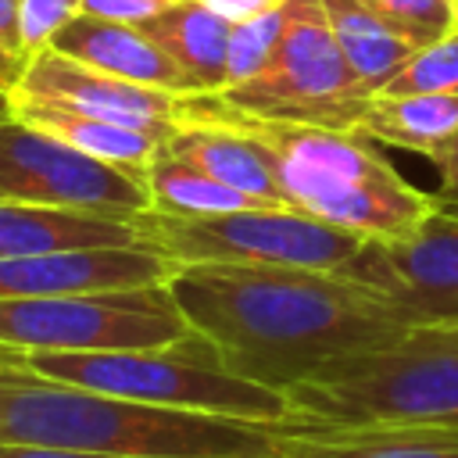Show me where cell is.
I'll return each mask as SVG.
<instances>
[{
  "instance_id": "obj_1",
  "label": "cell",
  "mask_w": 458,
  "mask_h": 458,
  "mask_svg": "<svg viewBox=\"0 0 458 458\" xmlns=\"http://www.w3.org/2000/svg\"><path fill=\"white\" fill-rule=\"evenodd\" d=\"M165 286L222 369L279 394L329 358L404 329L379 293L344 272L190 261Z\"/></svg>"
},
{
  "instance_id": "obj_2",
  "label": "cell",
  "mask_w": 458,
  "mask_h": 458,
  "mask_svg": "<svg viewBox=\"0 0 458 458\" xmlns=\"http://www.w3.org/2000/svg\"><path fill=\"white\" fill-rule=\"evenodd\" d=\"M0 444H47L118 458H279L276 426L143 404L29 372L0 358Z\"/></svg>"
},
{
  "instance_id": "obj_3",
  "label": "cell",
  "mask_w": 458,
  "mask_h": 458,
  "mask_svg": "<svg viewBox=\"0 0 458 458\" xmlns=\"http://www.w3.org/2000/svg\"><path fill=\"white\" fill-rule=\"evenodd\" d=\"M182 107L254 136L272 154L290 208L329 225L365 240H401L437 211V197L415 190L358 132L254 118L233 111L215 93H182Z\"/></svg>"
},
{
  "instance_id": "obj_4",
  "label": "cell",
  "mask_w": 458,
  "mask_h": 458,
  "mask_svg": "<svg viewBox=\"0 0 458 458\" xmlns=\"http://www.w3.org/2000/svg\"><path fill=\"white\" fill-rule=\"evenodd\" d=\"M290 426H394L458 419V322L329 358L286 390ZM279 422V426H286Z\"/></svg>"
},
{
  "instance_id": "obj_5",
  "label": "cell",
  "mask_w": 458,
  "mask_h": 458,
  "mask_svg": "<svg viewBox=\"0 0 458 458\" xmlns=\"http://www.w3.org/2000/svg\"><path fill=\"white\" fill-rule=\"evenodd\" d=\"M18 361L61 383L104 390L114 397L204 411L258 426H279L290 419L286 394L258 386L250 379L222 369L215 347L190 329V336L165 347H129V351H14Z\"/></svg>"
},
{
  "instance_id": "obj_6",
  "label": "cell",
  "mask_w": 458,
  "mask_h": 458,
  "mask_svg": "<svg viewBox=\"0 0 458 458\" xmlns=\"http://www.w3.org/2000/svg\"><path fill=\"white\" fill-rule=\"evenodd\" d=\"M283 11V36L268 64L254 79L225 86L215 97L254 118L354 132L372 89L351 72L322 0H286Z\"/></svg>"
},
{
  "instance_id": "obj_7",
  "label": "cell",
  "mask_w": 458,
  "mask_h": 458,
  "mask_svg": "<svg viewBox=\"0 0 458 458\" xmlns=\"http://www.w3.org/2000/svg\"><path fill=\"white\" fill-rule=\"evenodd\" d=\"M140 225L154 247L179 265L225 261V265H283L311 272H340L365 243V236L329 225L297 208H247L229 215L175 218L143 211Z\"/></svg>"
},
{
  "instance_id": "obj_8",
  "label": "cell",
  "mask_w": 458,
  "mask_h": 458,
  "mask_svg": "<svg viewBox=\"0 0 458 458\" xmlns=\"http://www.w3.org/2000/svg\"><path fill=\"white\" fill-rule=\"evenodd\" d=\"M190 326L165 283L61 297H0V347L7 351H129L165 347Z\"/></svg>"
},
{
  "instance_id": "obj_9",
  "label": "cell",
  "mask_w": 458,
  "mask_h": 458,
  "mask_svg": "<svg viewBox=\"0 0 458 458\" xmlns=\"http://www.w3.org/2000/svg\"><path fill=\"white\" fill-rule=\"evenodd\" d=\"M0 200L75 208L114 218L150 211V193L140 175L89 157L14 114L0 118Z\"/></svg>"
},
{
  "instance_id": "obj_10",
  "label": "cell",
  "mask_w": 458,
  "mask_h": 458,
  "mask_svg": "<svg viewBox=\"0 0 458 458\" xmlns=\"http://www.w3.org/2000/svg\"><path fill=\"white\" fill-rule=\"evenodd\" d=\"M340 272L379 293L404 329L458 322V211L437 200L415 233L365 240Z\"/></svg>"
},
{
  "instance_id": "obj_11",
  "label": "cell",
  "mask_w": 458,
  "mask_h": 458,
  "mask_svg": "<svg viewBox=\"0 0 458 458\" xmlns=\"http://www.w3.org/2000/svg\"><path fill=\"white\" fill-rule=\"evenodd\" d=\"M179 268L150 240L129 247H75L32 258H0V297H61L168 283Z\"/></svg>"
},
{
  "instance_id": "obj_12",
  "label": "cell",
  "mask_w": 458,
  "mask_h": 458,
  "mask_svg": "<svg viewBox=\"0 0 458 458\" xmlns=\"http://www.w3.org/2000/svg\"><path fill=\"white\" fill-rule=\"evenodd\" d=\"M11 93H25L36 100L86 111V114H100V118H114V122H129V125H143V129H165V132L175 129L179 97H182L172 89L114 79L107 72H97L82 61L57 54L54 47L29 57L21 79Z\"/></svg>"
},
{
  "instance_id": "obj_13",
  "label": "cell",
  "mask_w": 458,
  "mask_h": 458,
  "mask_svg": "<svg viewBox=\"0 0 458 458\" xmlns=\"http://www.w3.org/2000/svg\"><path fill=\"white\" fill-rule=\"evenodd\" d=\"M165 143L182 161L204 168L218 182L233 186V190H240V193H247L261 204L290 208L272 154L254 136L240 132L236 125L182 107V97H179V122H175V129L168 132Z\"/></svg>"
},
{
  "instance_id": "obj_14",
  "label": "cell",
  "mask_w": 458,
  "mask_h": 458,
  "mask_svg": "<svg viewBox=\"0 0 458 458\" xmlns=\"http://www.w3.org/2000/svg\"><path fill=\"white\" fill-rule=\"evenodd\" d=\"M147 233L136 218H114L50 204L0 200V258H32L75 247H129L143 243Z\"/></svg>"
},
{
  "instance_id": "obj_15",
  "label": "cell",
  "mask_w": 458,
  "mask_h": 458,
  "mask_svg": "<svg viewBox=\"0 0 458 458\" xmlns=\"http://www.w3.org/2000/svg\"><path fill=\"white\" fill-rule=\"evenodd\" d=\"M50 47L57 54H64L72 61H82L97 72H107L114 79L140 82V86H157V89H172V93H190L175 61L140 25H122V21L75 14L50 39Z\"/></svg>"
},
{
  "instance_id": "obj_16",
  "label": "cell",
  "mask_w": 458,
  "mask_h": 458,
  "mask_svg": "<svg viewBox=\"0 0 458 458\" xmlns=\"http://www.w3.org/2000/svg\"><path fill=\"white\" fill-rule=\"evenodd\" d=\"M11 114L32 129H43V132L64 140L68 147H75L89 157H100L107 165H118L122 172L140 175L143 182H147V161L168 140L165 129H143V125L86 114L75 107L25 97V93H11Z\"/></svg>"
},
{
  "instance_id": "obj_17",
  "label": "cell",
  "mask_w": 458,
  "mask_h": 458,
  "mask_svg": "<svg viewBox=\"0 0 458 458\" xmlns=\"http://www.w3.org/2000/svg\"><path fill=\"white\" fill-rule=\"evenodd\" d=\"M182 72L190 93H218L229 86L233 21L200 0H175L168 11L140 25Z\"/></svg>"
},
{
  "instance_id": "obj_18",
  "label": "cell",
  "mask_w": 458,
  "mask_h": 458,
  "mask_svg": "<svg viewBox=\"0 0 458 458\" xmlns=\"http://www.w3.org/2000/svg\"><path fill=\"white\" fill-rule=\"evenodd\" d=\"M279 458H458V444L415 426H276Z\"/></svg>"
},
{
  "instance_id": "obj_19",
  "label": "cell",
  "mask_w": 458,
  "mask_h": 458,
  "mask_svg": "<svg viewBox=\"0 0 458 458\" xmlns=\"http://www.w3.org/2000/svg\"><path fill=\"white\" fill-rule=\"evenodd\" d=\"M358 136L415 150L437 154L458 132V93H372L358 125Z\"/></svg>"
},
{
  "instance_id": "obj_20",
  "label": "cell",
  "mask_w": 458,
  "mask_h": 458,
  "mask_svg": "<svg viewBox=\"0 0 458 458\" xmlns=\"http://www.w3.org/2000/svg\"><path fill=\"white\" fill-rule=\"evenodd\" d=\"M322 11L351 72L372 93H379L415 54V47L404 43L365 0H322Z\"/></svg>"
},
{
  "instance_id": "obj_21",
  "label": "cell",
  "mask_w": 458,
  "mask_h": 458,
  "mask_svg": "<svg viewBox=\"0 0 458 458\" xmlns=\"http://www.w3.org/2000/svg\"><path fill=\"white\" fill-rule=\"evenodd\" d=\"M147 193H150V211L175 215V218H204V215H229V211H247L261 208V200L218 182L204 168L182 161L168 143L154 150L147 161Z\"/></svg>"
},
{
  "instance_id": "obj_22",
  "label": "cell",
  "mask_w": 458,
  "mask_h": 458,
  "mask_svg": "<svg viewBox=\"0 0 458 458\" xmlns=\"http://www.w3.org/2000/svg\"><path fill=\"white\" fill-rule=\"evenodd\" d=\"M415 50L458 29V0H365Z\"/></svg>"
},
{
  "instance_id": "obj_23",
  "label": "cell",
  "mask_w": 458,
  "mask_h": 458,
  "mask_svg": "<svg viewBox=\"0 0 458 458\" xmlns=\"http://www.w3.org/2000/svg\"><path fill=\"white\" fill-rule=\"evenodd\" d=\"M283 21H286L283 4L272 7V11H261L254 18L233 21V32H229V86H240V82L254 79L268 64V57L279 47Z\"/></svg>"
},
{
  "instance_id": "obj_24",
  "label": "cell",
  "mask_w": 458,
  "mask_h": 458,
  "mask_svg": "<svg viewBox=\"0 0 458 458\" xmlns=\"http://www.w3.org/2000/svg\"><path fill=\"white\" fill-rule=\"evenodd\" d=\"M383 93H458V29L415 50Z\"/></svg>"
},
{
  "instance_id": "obj_25",
  "label": "cell",
  "mask_w": 458,
  "mask_h": 458,
  "mask_svg": "<svg viewBox=\"0 0 458 458\" xmlns=\"http://www.w3.org/2000/svg\"><path fill=\"white\" fill-rule=\"evenodd\" d=\"M82 11V0H21L18 4V36L25 64L32 54L47 50L50 39Z\"/></svg>"
},
{
  "instance_id": "obj_26",
  "label": "cell",
  "mask_w": 458,
  "mask_h": 458,
  "mask_svg": "<svg viewBox=\"0 0 458 458\" xmlns=\"http://www.w3.org/2000/svg\"><path fill=\"white\" fill-rule=\"evenodd\" d=\"M175 0H82L79 14L104 18V21H122V25H143L168 11Z\"/></svg>"
},
{
  "instance_id": "obj_27",
  "label": "cell",
  "mask_w": 458,
  "mask_h": 458,
  "mask_svg": "<svg viewBox=\"0 0 458 458\" xmlns=\"http://www.w3.org/2000/svg\"><path fill=\"white\" fill-rule=\"evenodd\" d=\"M429 161L437 168V200L458 208V132L437 154H429Z\"/></svg>"
},
{
  "instance_id": "obj_28",
  "label": "cell",
  "mask_w": 458,
  "mask_h": 458,
  "mask_svg": "<svg viewBox=\"0 0 458 458\" xmlns=\"http://www.w3.org/2000/svg\"><path fill=\"white\" fill-rule=\"evenodd\" d=\"M18 4L21 0H0V50L25 72V54H21V36H18Z\"/></svg>"
},
{
  "instance_id": "obj_29",
  "label": "cell",
  "mask_w": 458,
  "mask_h": 458,
  "mask_svg": "<svg viewBox=\"0 0 458 458\" xmlns=\"http://www.w3.org/2000/svg\"><path fill=\"white\" fill-rule=\"evenodd\" d=\"M0 458H118V454H97V451H75V447H47V444H0Z\"/></svg>"
},
{
  "instance_id": "obj_30",
  "label": "cell",
  "mask_w": 458,
  "mask_h": 458,
  "mask_svg": "<svg viewBox=\"0 0 458 458\" xmlns=\"http://www.w3.org/2000/svg\"><path fill=\"white\" fill-rule=\"evenodd\" d=\"M200 4H208V7L218 11V14H225L229 21H243V18H254V14H261V11L279 7V4H286V0H200Z\"/></svg>"
},
{
  "instance_id": "obj_31",
  "label": "cell",
  "mask_w": 458,
  "mask_h": 458,
  "mask_svg": "<svg viewBox=\"0 0 458 458\" xmlns=\"http://www.w3.org/2000/svg\"><path fill=\"white\" fill-rule=\"evenodd\" d=\"M404 426H415L419 433H426V437H433V440L458 444V419H444V422H404Z\"/></svg>"
},
{
  "instance_id": "obj_32",
  "label": "cell",
  "mask_w": 458,
  "mask_h": 458,
  "mask_svg": "<svg viewBox=\"0 0 458 458\" xmlns=\"http://www.w3.org/2000/svg\"><path fill=\"white\" fill-rule=\"evenodd\" d=\"M18 79H21V64H14V61L0 50V89H7V93H11V89L18 86Z\"/></svg>"
},
{
  "instance_id": "obj_33",
  "label": "cell",
  "mask_w": 458,
  "mask_h": 458,
  "mask_svg": "<svg viewBox=\"0 0 458 458\" xmlns=\"http://www.w3.org/2000/svg\"><path fill=\"white\" fill-rule=\"evenodd\" d=\"M7 114H11V93L0 89V118H7Z\"/></svg>"
},
{
  "instance_id": "obj_34",
  "label": "cell",
  "mask_w": 458,
  "mask_h": 458,
  "mask_svg": "<svg viewBox=\"0 0 458 458\" xmlns=\"http://www.w3.org/2000/svg\"><path fill=\"white\" fill-rule=\"evenodd\" d=\"M4 351H7V347H0V358H4Z\"/></svg>"
},
{
  "instance_id": "obj_35",
  "label": "cell",
  "mask_w": 458,
  "mask_h": 458,
  "mask_svg": "<svg viewBox=\"0 0 458 458\" xmlns=\"http://www.w3.org/2000/svg\"><path fill=\"white\" fill-rule=\"evenodd\" d=\"M444 208H451V204H444ZM454 211H458V208H454Z\"/></svg>"
}]
</instances>
